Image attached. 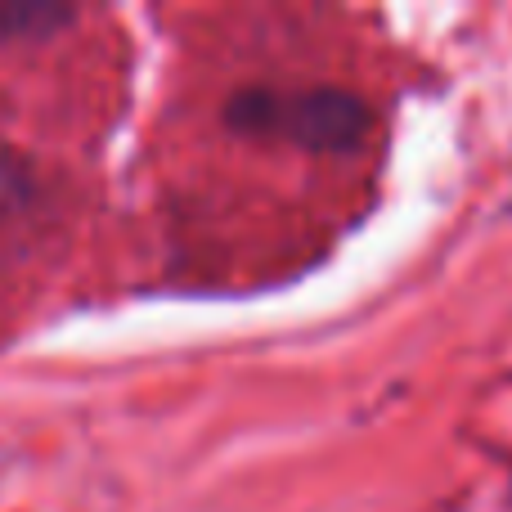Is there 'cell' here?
<instances>
[{"mask_svg": "<svg viewBox=\"0 0 512 512\" xmlns=\"http://www.w3.org/2000/svg\"><path fill=\"white\" fill-rule=\"evenodd\" d=\"M230 122L256 135H288L306 149H342L364 135L369 113L360 99L337 90H301V95L243 90L230 104Z\"/></svg>", "mask_w": 512, "mask_h": 512, "instance_id": "1", "label": "cell"}, {"mask_svg": "<svg viewBox=\"0 0 512 512\" xmlns=\"http://www.w3.org/2000/svg\"><path fill=\"white\" fill-rule=\"evenodd\" d=\"M63 9H50V5H14V9H0V27H18V32H36V23H63Z\"/></svg>", "mask_w": 512, "mask_h": 512, "instance_id": "2", "label": "cell"}]
</instances>
